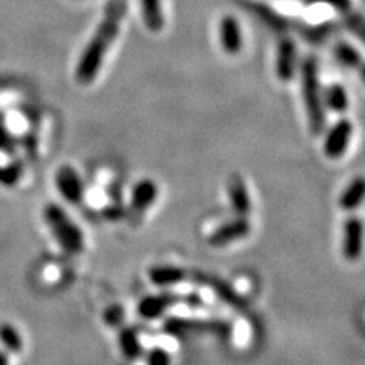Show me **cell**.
<instances>
[{
	"instance_id": "cell-8",
	"label": "cell",
	"mask_w": 365,
	"mask_h": 365,
	"mask_svg": "<svg viewBox=\"0 0 365 365\" xmlns=\"http://www.w3.org/2000/svg\"><path fill=\"white\" fill-rule=\"evenodd\" d=\"M165 330L169 335H189V334H215L225 335L230 332V327L221 322H204V319H186L170 318L165 324Z\"/></svg>"
},
{
	"instance_id": "cell-21",
	"label": "cell",
	"mask_w": 365,
	"mask_h": 365,
	"mask_svg": "<svg viewBox=\"0 0 365 365\" xmlns=\"http://www.w3.org/2000/svg\"><path fill=\"white\" fill-rule=\"evenodd\" d=\"M23 177V165L20 162H11L5 166H0V185L13 187Z\"/></svg>"
},
{
	"instance_id": "cell-7",
	"label": "cell",
	"mask_w": 365,
	"mask_h": 365,
	"mask_svg": "<svg viewBox=\"0 0 365 365\" xmlns=\"http://www.w3.org/2000/svg\"><path fill=\"white\" fill-rule=\"evenodd\" d=\"M353 123L342 118L324 135L323 153L329 160H338L349 150V145L353 135Z\"/></svg>"
},
{
	"instance_id": "cell-5",
	"label": "cell",
	"mask_w": 365,
	"mask_h": 365,
	"mask_svg": "<svg viewBox=\"0 0 365 365\" xmlns=\"http://www.w3.org/2000/svg\"><path fill=\"white\" fill-rule=\"evenodd\" d=\"M55 187L60 195L72 205L81 204L86 195V187L81 175L71 165H63L56 169Z\"/></svg>"
},
{
	"instance_id": "cell-4",
	"label": "cell",
	"mask_w": 365,
	"mask_h": 365,
	"mask_svg": "<svg viewBox=\"0 0 365 365\" xmlns=\"http://www.w3.org/2000/svg\"><path fill=\"white\" fill-rule=\"evenodd\" d=\"M189 304V306H200L202 304V299L198 294H177L170 291H162L158 294L146 295L137 304V314L143 319H158L162 318L170 307L178 304Z\"/></svg>"
},
{
	"instance_id": "cell-24",
	"label": "cell",
	"mask_w": 365,
	"mask_h": 365,
	"mask_svg": "<svg viewBox=\"0 0 365 365\" xmlns=\"http://www.w3.org/2000/svg\"><path fill=\"white\" fill-rule=\"evenodd\" d=\"M0 151L6 154H13L16 151V139L4 122H0Z\"/></svg>"
},
{
	"instance_id": "cell-19",
	"label": "cell",
	"mask_w": 365,
	"mask_h": 365,
	"mask_svg": "<svg viewBox=\"0 0 365 365\" xmlns=\"http://www.w3.org/2000/svg\"><path fill=\"white\" fill-rule=\"evenodd\" d=\"M0 344L5 351L13 355H19L23 350V338L14 324L0 323Z\"/></svg>"
},
{
	"instance_id": "cell-2",
	"label": "cell",
	"mask_w": 365,
	"mask_h": 365,
	"mask_svg": "<svg viewBox=\"0 0 365 365\" xmlns=\"http://www.w3.org/2000/svg\"><path fill=\"white\" fill-rule=\"evenodd\" d=\"M299 71L307 122H309L311 133L314 135H319L323 134L326 127V107L315 56H306L302 64H299Z\"/></svg>"
},
{
	"instance_id": "cell-16",
	"label": "cell",
	"mask_w": 365,
	"mask_h": 365,
	"mask_svg": "<svg viewBox=\"0 0 365 365\" xmlns=\"http://www.w3.org/2000/svg\"><path fill=\"white\" fill-rule=\"evenodd\" d=\"M140 14L145 28L158 34L165 28V14H163V0H139Z\"/></svg>"
},
{
	"instance_id": "cell-13",
	"label": "cell",
	"mask_w": 365,
	"mask_h": 365,
	"mask_svg": "<svg viewBox=\"0 0 365 365\" xmlns=\"http://www.w3.org/2000/svg\"><path fill=\"white\" fill-rule=\"evenodd\" d=\"M218 32H220L221 48L227 55L235 56L241 53L242 46H244L242 28H241V23H239V20L235 16L232 14L224 16L220 21Z\"/></svg>"
},
{
	"instance_id": "cell-15",
	"label": "cell",
	"mask_w": 365,
	"mask_h": 365,
	"mask_svg": "<svg viewBox=\"0 0 365 365\" xmlns=\"http://www.w3.org/2000/svg\"><path fill=\"white\" fill-rule=\"evenodd\" d=\"M118 347L120 355L127 361H139L143 356V344L139 332L133 327H119L118 329Z\"/></svg>"
},
{
	"instance_id": "cell-11",
	"label": "cell",
	"mask_w": 365,
	"mask_h": 365,
	"mask_svg": "<svg viewBox=\"0 0 365 365\" xmlns=\"http://www.w3.org/2000/svg\"><path fill=\"white\" fill-rule=\"evenodd\" d=\"M227 198L230 202V207L235 213V216H244L248 218L251 213V202L250 190L247 187V182L241 174H232L227 180Z\"/></svg>"
},
{
	"instance_id": "cell-6",
	"label": "cell",
	"mask_w": 365,
	"mask_h": 365,
	"mask_svg": "<svg viewBox=\"0 0 365 365\" xmlns=\"http://www.w3.org/2000/svg\"><path fill=\"white\" fill-rule=\"evenodd\" d=\"M251 233V222L244 216H235L233 220L216 227L209 235L207 242L213 248H225L237 241H242Z\"/></svg>"
},
{
	"instance_id": "cell-9",
	"label": "cell",
	"mask_w": 365,
	"mask_h": 365,
	"mask_svg": "<svg viewBox=\"0 0 365 365\" xmlns=\"http://www.w3.org/2000/svg\"><path fill=\"white\" fill-rule=\"evenodd\" d=\"M299 71V52L297 44L291 38H282L277 44L276 61H274V72L279 81L288 84Z\"/></svg>"
},
{
	"instance_id": "cell-1",
	"label": "cell",
	"mask_w": 365,
	"mask_h": 365,
	"mask_svg": "<svg viewBox=\"0 0 365 365\" xmlns=\"http://www.w3.org/2000/svg\"><path fill=\"white\" fill-rule=\"evenodd\" d=\"M125 14H127V0H108L102 20L76 64L75 78L79 84L88 86L98 78L110 48L119 37Z\"/></svg>"
},
{
	"instance_id": "cell-12",
	"label": "cell",
	"mask_w": 365,
	"mask_h": 365,
	"mask_svg": "<svg viewBox=\"0 0 365 365\" xmlns=\"http://www.w3.org/2000/svg\"><path fill=\"white\" fill-rule=\"evenodd\" d=\"M364 224L358 216H350L342 228V255L346 260L356 262L362 255Z\"/></svg>"
},
{
	"instance_id": "cell-20",
	"label": "cell",
	"mask_w": 365,
	"mask_h": 365,
	"mask_svg": "<svg viewBox=\"0 0 365 365\" xmlns=\"http://www.w3.org/2000/svg\"><path fill=\"white\" fill-rule=\"evenodd\" d=\"M334 53L336 61L347 68H358L362 64L361 53L356 51L355 46H351L347 41L336 43Z\"/></svg>"
},
{
	"instance_id": "cell-25",
	"label": "cell",
	"mask_w": 365,
	"mask_h": 365,
	"mask_svg": "<svg viewBox=\"0 0 365 365\" xmlns=\"http://www.w3.org/2000/svg\"><path fill=\"white\" fill-rule=\"evenodd\" d=\"M306 4H326L338 11H349L351 6L350 0H306Z\"/></svg>"
},
{
	"instance_id": "cell-17",
	"label": "cell",
	"mask_w": 365,
	"mask_h": 365,
	"mask_svg": "<svg viewBox=\"0 0 365 365\" xmlns=\"http://www.w3.org/2000/svg\"><path fill=\"white\" fill-rule=\"evenodd\" d=\"M364 195H365L364 178L362 177L353 178L346 186V189L341 192L339 200H338L339 209L346 210V212L356 210L364 201Z\"/></svg>"
},
{
	"instance_id": "cell-14",
	"label": "cell",
	"mask_w": 365,
	"mask_h": 365,
	"mask_svg": "<svg viewBox=\"0 0 365 365\" xmlns=\"http://www.w3.org/2000/svg\"><path fill=\"white\" fill-rule=\"evenodd\" d=\"M148 279L155 288L168 289L186 282L187 271L177 265H154L148 269Z\"/></svg>"
},
{
	"instance_id": "cell-10",
	"label": "cell",
	"mask_w": 365,
	"mask_h": 365,
	"mask_svg": "<svg viewBox=\"0 0 365 365\" xmlns=\"http://www.w3.org/2000/svg\"><path fill=\"white\" fill-rule=\"evenodd\" d=\"M158 186L151 178H142L135 182L130 193L128 212L134 216H142L150 210L158 198Z\"/></svg>"
},
{
	"instance_id": "cell-3",
	"label": "cell",
	"mask_w": 365,
	"mask_h": 365,
	"mask_svg": "<svg viewBox=\"0 0 365 365\" xmlns=\"http://www.w3.org/2000/svg\"><path fill=\"white\" fill-rule=\"evenodd\" d=\"M43 220L58 247L67 255H81L86 247L84 233L60 204L49 202L44 205Z\"/></svg>"
},
{
	"instance_id": "cell-18",
	"label": "cell",
	"mask_w": 365,
	"mask_h": 365,
	"mask_svg": "<svg viewBox=\"0 0 365 365\" xmlns=\"http://www.w3.org/2000/svg\"><path fill=\"white\" fill-rule=\"evenodd\" d=\"M323 101L324 107L334 113L342 114L349 110V93L346 87L339 83L330 84L323 90Z\"/></svg>"
},
{
	"instance_id": "cell-22",
	"label": "cell",
	"mask_w": 365,
	"mask_h": 365,
	"mask_svg": "<svg viewBox=\"0 0 365 365\" xmlns=\"http://www.w3.org/2000/svg\"><path fill=\"white\" fill-rule=\"evenodd\" d=\"M143 358L146 365H170L173 364V356L165 347H151L148 351H143Z\"/></svg>"
},
{
	"instance_id": "cell-23",
	"label": "cell",
	"mask_w": 365,
	"mask_h": 365,
	"mask_svg": "<svg viewBox=\"0 0 365 365\" xmlns=\"http://www.w3.org/2000/svg\"><path fill=\"white\" fill-rule=\"evenodd\" d=\"M102 319H104V323L108 327L119 329L125 322V309L120 304H110L106 307L104 314H102Z\"/></svg>"
},
{
	"instance_id": "cell-26",
	"label": "cell",
	"mask_w": 365,
	"mask_h": 365,
	"mask_svg": "<svg viewBox=\"0 0 365 365\" xmlns=\"http://www.w3.org/2000/svg\"><path fill=\"white\" fill-rule=\"evenodd\" d=\"M0 365H9V356L4 349H0Z\"/></svg>"
}]
</instances>
